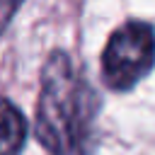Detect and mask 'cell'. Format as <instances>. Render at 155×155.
Here are the masks:
<instances>
[{
  "label": "cell",
  "instance_id": "2",
  "mask_svg": "<svg viewBox=\"0 0 155 155\" xmlns=\"http://www.w3.org/2000/svg\"><path fill=\"white\" fill-rule=\"evenodd\" d=\"M155 65V27L143 19L119 24L102 51V80L109 90L136 87Z\"/></svg>",
  "mask_w": 155,
  "mask_h": 155
},
{
  "label": "cell",
  "instance_id": "3",
  "mask_svg": "<svg viewBox=\"0 0 155 155\" xmlns=\"http://www.w3.org/2000/svg\"><path fill=\"white\" fill-rule=\"evenodd\" d=\"M27 140V121L22 111L5 97L2 99V155H17Z\"/></svg>",
  "mask_w": 155,
  "mask_h": 155
},
{
  "label": "cell",
  "instance_id": "1",
  "mask_svg": "<svg viewBox=\"0 0 155 155\" xmlns=\"http://www.w3.org/2000/svg\"><path fill=\"white\" fill-rule=\"evenodd\" d=\"M99 92L65 51H53L41 70L34 131L51 155H90L97 145Z\"/></svg>",
  "mask_w": 155,
  "mask_h": 155
}]
</instances>
